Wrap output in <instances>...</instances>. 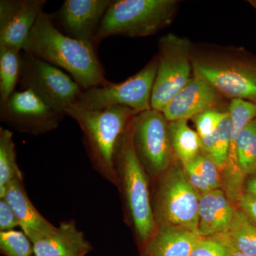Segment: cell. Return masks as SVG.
Returning <instances> with one entry per match:
<instances>
[{
	"instance_id": "cell-1",
	"label": "cell",
	"mask_w": 256,
	"mask_h": 256,
	"mask_svg": "<svg viewBox=\"0 0 256 256\" xmlns=\"http://www.w3.org/2000/svg\"><path fill=\"white\" fill-rule=\"evenodd\" d=\"M96 47L64 34L57 28L53 15L42 12L23 52L63 69L87 90L107 82Z\"/></svg>"
},
{
	"instance_id": "cell-2",
	"label": "cell",
	"mask_w": 256,
	"mask_h": 256,
	"mask_svg": "<svg viewBox=\"0 0 256 256\" xmlns=\"http://www.w3.org/2000/svg\"><path fill=\"white\" fill-rule=\"evenodd\" d=\"M138 112L126 106L88 110L73 104L66 112L78 122L94 163L106 174H114L116 151L122 134Z\"/></svg>"
},
{
	"instance_id": "cell-3",
	"label": "cell",
	"mask_w": 256,
	"mask_h": 256,
	"mask_svg": "<svg viewBox=\"0 0 256 256\" xmlns=\"http://www.w3.org/2000/svg\"><path fill=\"white\" fill-rule=\"evenodd\" d=\"M175 0H114L102 18L94 45L111 36H150L169 26L176 10Z\"/></svg>"
},
{
	"instance_id": "cell-4",
	"label": "cell",
	"mask_w": 256,
	"mask_h": 256,
	"mask_svg": "<svg viewBox=\"0 0 256 256\" xmlns=\"http://www.w3.org/2000/svg\"><path fill=\"white\" fill-rule=\"evenodd\" d=\"M133 120L120 140L116 161L122 176L130 213L140 239L148 242L156 233V220L150 200L146 172L134 148Z\"/></svg>"
},
{
	"instance_id": "cell-5",
	"label": "cell",
	"mask_w": 256,
	"mask_h": 256,
	"mask_svg": "<svg viewBox=\"0 0 256 256\" xmlns=\"http://www.w3.org/2000/svg\"><path fill=\"white\" fill-rule=\"evenodd\" d=\"M158 67V56L132 76L120 82H107L82 90L76 105L88 110H100L112 106L130 108L138 114L150 110L151 96Z\"/></svg>"
},
{
	"instance_id": "cell-6",
	"label": "cell",
	"mask_w": 256,
	"mask_h": 256,
	"mask_svg": "<svg viewBox=\"0 0 256 256\" xmlns=\"http://www.w3.org/2000/svg\"><path fill=\"white\" fill-rule=\"evenodd\" d=\"M158 67L151 108L162 112L172 99L192 78V44L184 37L168 34L159 41Z\"/></svg>"
},
{
	"instance_id": "cell-7",
	"label": "cell",
	"mask_w": 256,
	"mask_h": 256,
	"mask_svg": "<svg viewBox=\"0 0 256 256\" xmlns=\"http://www.w3.org/2000/svg\"><path fill=\"white\" fill-rule=\"evenodd\" d=\"M200 196L184 170L172 166L165 172L156 196L154 216L158 224L198 234Z\"/></svg>"
},
{
	"instance_id": "cell-8",
	"label": "cell",
	"mask_w": 256,
	"mask_h": 256,
	"mask_svg": "<svg viewBox=\"0 0 256 256\" xmlns=\"http://www.w3.org/2000/svg\"><path fill=\"white\" fill-rule=\"evenodd\" d=\"M20 82L24 89H31L64 116L82 90L62 69L24 52Z\"/></svg>"
},
{
	"instance_id": "cell-9",
	"label": "cell",
	"mask_w": 256,
	"mask_h": 256,
	"mask_svg": "<svg viewBox=\"0 0 256 256\" xmlns=\"http://www.w3.org/2000/svg\"><path fill=\"white\" fill-rule=\"evenodd\" d=\"M193 76L203 79L229 98L242 99L256 104V65L230 57L194 58Z\"/></svg>"
},
{
	"instance_id": "cell-10",
	"label": "cell",
	"mask_w": 256,
	"mask_h": 256,
	"mask_svg": "<svg viewBox=\"0 0 256 256\" xmlns=\"http://www.w3.org/2000/svg\"><path fill=\"white\" fill-rule=\"evenodd\" d=\"M168 124L164 114L154 109L140 112L133 120V140L138 158L156 174L171 168L174 151Z\"/></svg>"
},
{
	"instance_id": "cell-11",
	"label": "cell",
	"mask_w": 256,
	"mask_h": 256,
	"mask_svg": "<svg viewBox=\"0 0 256 256\" xmlns=\"http://www.w3.org/2000/svg\"><path fill=\"white\" fill-rule=\"evenodd\" d=\"M2 120L21 132L42 134L54 129L63 118L31 89L14 92L0 104Z\"/></svg>"
},
{
	"instance_id": "cell-12",
	"label": "cell",
	"mask_w": 256,
	"mask_h": 256,
	"mask_svg": "<svg viewBox=\"0 0 256 256\" xmlns=\"http://www.w3.org/2000/svg\"><path fill=\"white\" fill-rule=\"evenodd\" d=\"M112 1L66 0L53 15L54 21L66 36L94 45L96 34Z\"/></svg>"
},
{
	"instance_id": "cell-13",
	"label": "cell",
	"mask_w": 256,
	"mask_h": 256,
	"mask_svg": "<svg viewBox=\"0 0 256 256\" xmlns=\"http://www.w3.org/2000/svg\"><path fill=\"white\" fill-rule=\"evenodd\" d=\"M46 0L0 1V46L23 50Z\"/></svg>"
},
{
	"instance_id": "cell-14",
	"label": "cell",
	"mask_w": 256,
	"mask_h": 256,
	"mask_svg": "<svg viewBox=\"0 0 256 256\" xmlns=\"http://www.w3.org/2000/svg\"><path fill=\"white\" fill-rule=\"evenodd\" d=\"M228 112L232 121V138L228 159L222 174L223 190L230 201L236 203L244 193L246 176L239 165L236 143L240 131L256 118V104L242 99H233L230 101Z\"/></svg>"
},
{
	"instance_id": "cell-15",
	"label": "cell",
	"mask_w": 256,
	"mask_h": 256,
	"mask_svg": "<svg viewBox=\"0 0 256 256\" xmlns=\"http://www.w3.org/2000/svg\"><path fill=\"white\" fill-rule=\"evenodd\" d=\"M220 94L203 79L193 76L188 84L172 99L162 114L168 122L192 119L214 108Z\"/></svg>"
},
{
	"instance_id": "cell-16",
	"label": "cell",
	"mask_w": 256,
	"mask_h": 256,
	"mask_svg": "<svg viewBox=\"0 0 256 256\" xmlns=\"http://www.w3.org/2000/svg\"><path fill=\"white\" fill-rule=\"evenodd\" d=\"M22 178H14L6 188L4 198L14 210L24 233L32 244L52 233L56 227L41 215L25 192ZM2 200V198H1Z\"/></svg>"
},
{
	"instance_id": "cell-17",
	"label": "cell",
	"mask_w": 256,
	"mask_h": 256,
	"mask_svg": "<svg viewBox=\"0 0 256 256\" xmlns=\"http://www.w3.org/2000/svg\"><path fill=\"white\" fill-rule=\"evenodd\" d=\"M236 210L223 188L201 194L198 236L210 237L224 233L230 226Z\"/></svg>"
},
{
	"instance_id": "cell-18",
	"label": "cell",
	"mask_w": 256,
	"mask_h": 256,
	"mask_svg": "<svg viewBox=\"0 0 256 256\" xmlns=\"http://www.w3.org/2000/svg\"><path fill=\"white\" fill-rule=\"evenodd\" d=\"M32 244L35 256H85L90 250L84 234L72 222L62 223Z\"/></svg>"
},
{
	"instance_id": "cell-19",
	"label": "cell",
	"mask_w": 256,
	"mask_h": 256,
	"mask_svg": "<svg viewBox=\"0 0 256 256\" xmlns=\"http://www.w3.org/2000/svg\"><path fill=\"white\" fill-rule=\"evenodd\" d=\"M201 237L186 228L159 225L142 256H190Z\"/></svg>"
},
{
	"instance_id": "cell-20",
	"label": "cell",
	"mask_w": 256,
	"mask_h": 256,
	"mask_svg": "<svg viewBox=\"0 0 256 256\" xmlns=\"http://www.w3.org/2000/svg\"><path fill=\"white\" fill-rule=\"evenodd\" d=\"M212 237L228 250L256 256V225L240 208H237L228 228Z\"/></svg>"
},
{
	"instance_id": "cell-21",
	"label": "cell",
	"mask_w": 256,
	"mask_h": 256,
	"mask_svg": "<svg viewBox=\"0 0 256 256\" xmlns=\"http://www.w3.org/2000/svg\"><path fill=\"white\" fill-rule=\"evenodd\" d=\"M183 170L190 182L200 194L223 188L222 172L202 152L184 166Z\"/></svg>"
},
{
	"instance_id": "cell-22",
	"label": "cell",
	"mask_w": 256,
	"mask_h": 256,
	"mask_svg": "<svg viewBox=\"0 0 256 256\" xmlns=\"http://www.w3.org/2000/svg\"><path fill=\"white\" fill-rule=\"evenodd\" d=\"M168 129L172 148L183 166L201 153L200 136L190 128L188 120L171 121Z\"/></svg>"
},
{
	"instance_id": "cell-23",
	"label": "cell",
	"mask_w": 256,
	"mask_h": 256,
	"mask_svg": "<svg viewBox=\"0 0 256 256\" xmlns=\"http://www.w3.org/2000/svg\"><path fill=\"white\" fill-rule=\"evenodd\" d=\"M232 138V121L229 112L213 134L201 140V152L212 160L223 172L228 159Z\"/></svg>"
},
{
	"instance_id": "cell-24",
	"label": "cell",
	"mask_w": 256,
	"mask_h": 256,
	"mask_svg": "<svg viewBox=\"0 0 256 256\" xmlns=\"http://www.w3.org/2000/svg\"><path fill=\"white\" fill-rule=\"evenodd\" d=\"M22 50L0 46V104L8 100L20 82Z\"/></svg>"
},
{
	"instance_id": "cell-25",
	"label": "cell",
	"mask_w": 256,
	"mask_h": 256,
	"mask_svg": "<svg viewBox=\"0 0 256 256\" xmlns=\"http://www.w3.org/2000/svg\"><path fill=\"white\" fill-rule=\"evenodd\" d=\"M14 178H22L16 160L12 132L0 128V198H4L8 185Z\"/></svg>"
},
{
	"instance_id": "cell-26",
	"label": "cell",
	"mask_w": 256,
	"mask_h": 256,
	"mask_svg": "<svg viewBox=\"0 0 256 256\" xmlns=\"http://www.w3.org/2000/svg\"><path fill=\"white\" fill-rule=\"evenodd\" d=\"M237 156L240 170L246 176L256 172V118L239 133L236 143Z\"/></svg>"
},
{
	"instance_id": "cell-27",
	"label": "cell",
	"mask_w": 256,
	"mask_h": 256,
	"mask_svg": "<svg viewBox=\"0 0 256 256\" xmlns=\"http://www.w3.org/2000/svg\"><path fill=\"white\" fill-rule=\"evenodd\" d=\"M24 232L10 230L0 232V249L6 256H32L33 244Z\"/></svg>"
},
{
	"instance_id": "cell-28",
	"label": "cell",
	"mask_w": 256,
	"mask_h": 256,
	"mask_svg": "<svg viewBox=\"0 0 256 256\" xmlns=\"http://www.w3.org/2000/svg\"><path fill=\"white\" fill-rule=\"evenodd\" d=\"M228 114V111L222 112L212 108L193 118L192 120L196 126L197 133L200 138L208 137L213 134Z\"/></svg>"
},
{
	"instance_id": "cell-29",
	"label": "cell",
	"mask_w": 256,
	"mask_h": 256,
	"mask_svg": "<svg viewBox=\"0 0 256 256\" xmlns=\"http://www.w3.org/2000/svg\"><path fill=\"white\" fill-rule=\"evenodd\" d=\"M227 249L214 237H201L190 256H226Z\"/></svg>"
},
{
	"instance_id": "cell-30",
	"label": "cell",
	"mask_w": 256,
	"mask_h": 256,
	"mask_svg": "<svg viewBox=\"0 0 256 256\" xmlns=\"http://www.w3.org/2000/svg\"><path fill=\"white\" fill-rule=\"evenodd\" d=\"M18 226H20V223L14 210L4 198H2L0 201V230L6 232Z\"/></svg>"
},
{
	"instance_id": "cell-31",
	"label": "cell",
	"mask_w": 256,
	"mask_h": 256,
	"mask_svg": "<svg viewBox=\"0 0 256 256\" xmlns=\"http://www.w3.org/2000/svg\"><path fill=\"white\" fill-rule=\"evenodd\" d=\"M236 204L238 208L256 225V196L244 192L239 197Z\"/></svg>"
},
{
	"instance_id": "cell-32",
	"label": "cell",
	"mask_w": 256,
	"mask_h": 256,
	"mask_svg": "<svg viewBox=\"0 0 256 256\" xmlns=\"http://www.w3.org/2000/svg\"><path fill=\"white\" fill-rule=\"evenodd\" d=\"M244 192L256 196V175H252L244 186Z\"/></svg>"
},
{
	"instance_id": "cell-33",
	"label": "cell",
	"mask_w": 256,
	"mask_h": 256,
	"mask_svg": "<svg viewBox=\"0 0 256 256\" xmlns=\"http://www.w3.org/2000/svg\"><path fill=\"white\" fill-rule=\"evenodd\" d=\"M226 256H252L244 255V254H240V252H234V250H228V249H227Z\"/></svg>"
},
{
	"instance_id": "cell-34",
	"label": "cell",
	"mask_w": 256,
	"mask_h": 256,
	"mask_svg": "<svg viewBox=\"0 0 256 256\" xmlns=\"http://www.w3.org/2000/svg\"><path fill=\"white\" fill-rule=\"evenodd\" d=\"M248 2L250 3L252 8H255L256 10V0H250V1H248Z\"/></svg>"
}]
</instances>
